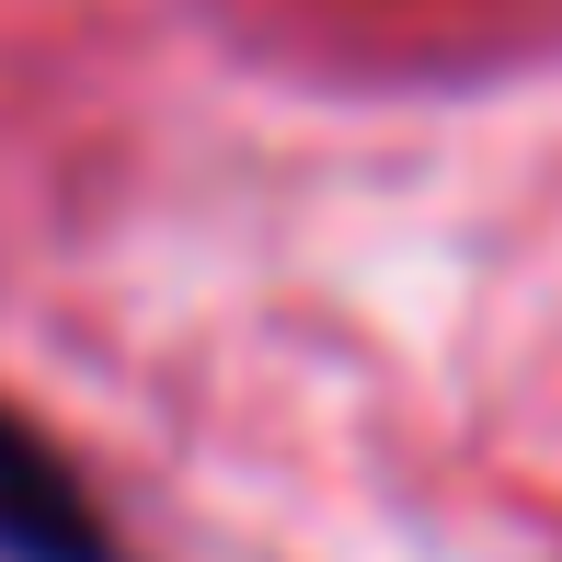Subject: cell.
<instances>
[{
  "instance_id": "cell-1",
  "label": "cell",
  "mask_w": 562,
  "mask_h": 562,
  "mask_svg": "<svg viewBox=\"0 0 562 562\" xmlns=\"http://www.w3.org/2000/svg\"><path fill=\"white\" fill-rule=\"evenodd\" d=\"M0 562H115V528L92 482L0 402Z\"/></svg>"
}]
</instances>
